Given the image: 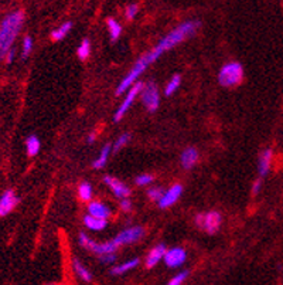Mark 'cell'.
Masks as SVG:
<instances>
[{"instance_id": "6da1fadb", "label": "cell", "mask_w": 283, "mask_h": 285, "mask_svg": "<svg viewBox=\"0 0 283 285\" xmlns=\"http://www.w3.org/2000/svg\"><path fill=\"white\" fill-rule=\"evenodd\" d=\"M201 23L197 20H188L184 23L179 24L177 27H174L170 33L163 37L162 40L159 41L155 48H152L150 51L145 54V59L147 60L149 64H153L155 61L162 57L163 54L168 50H172L176 46H179L180 43H183L185 39H188L196 33L197 30L200 29Z\"/></svg>"}, {"instance_id": "7a4b0ae2", "label": "cell", "mask_w": 283, "mask_h": 285, "mask_svg": "<svg viewBox=\"0 0 283 285\" xmlns=\"http://www.w3.org/2000/svg\"><path fill=\"white\" fill-rule=\"evenodd\" d=\"M24 13L16 10L7 14L0 23V61L5 60L6 54L13 48L20 30L23 29Z\"/></svg>"}, {"instance_id": "3957f363", "label": "cell", "mask_w": 283, "mask_h": 285, "mask_svg": "<svg viewBox=\"0 0 283 285\" xmlns=\"http://www.w3.org/2000/svg\"><path fill=\"white\" fill-rule=\"evenodd\" d=\"M243 80V67L238 61L227 63L221 67L218 73V82L225 88H232L239 85Z\"/></svg>"}, {"instance_id": "277c9868", "label": "cell", "mask_w": 283, "mask_h": 285, "mask_svg": "<svg viewBox=\"0 0 283 285\" xmlns=\"http://www.w3.org/2000/svg\"><path fill=\"white\" fill-rule=\"evenodd\" d=\"M149 65L150 64L147 63V60L145 59V56H143V57H140V59L135 63V65H133L132 68H130V71L127 73L126 77L122 80L121 84L118 85V88H116V95H121V94L126 93L127 90L132 87L135 82H138V78L145 73L146 68H147Z\"/></svg>"}, {"instance_id": "5b68a950", "label": "cell", "mask_w": 283, "mask_h": 285, "mask_svg": "<svg viewBox=\"0 0 283 285\" xmlns=\"http://www.w3.org/2000/svg\"><path fill=\"white\" fill-rule=\"evenodd\" d=\"M197 226L202 228L205 233L215 234L220 230L221 223H222V216L218 211H208L204 215H198L196 217Z\"/></svg>"}, {"instance_id": "8992f818", "label": "cell", "mask_w": 283, "mask_h": 285, "mask_svg": "<svg viewBox=\"0 0 283 285\" xmlns=\"http://www.w3.org/2000/svg\"><path fill=\"white\" fill-rule=\"evenodd\" d=\"M143 85H145L143 82L138 81V82H135L132 87L127 90L126 97H125V99L122 101L121 106H119L118 111L115 112V117H114V119H115L116 122H118V121H121L122 118L125 117V114H126L127 111L130 110V106H132L133 102H135V99L138 98L139 94L142 93Z\"/></svg>"}, {"instance_id": "52a82bcc", "label": "cell", "mask_w": 283, "mask_h": 285, "mask_svg": "<svg viewBox=\"0 0 283 285\" xmlns=\"http://www.w3.org/2000/svg\"><path fill=\"white\" fill-rule=\"evenodd\" d=\"M145 237V228L139 226L129 227V228H125L122 230L121 233L116 236L115 239H112V241L115 243L118 247L121 245H127V244H135L140 240Z\"/></svg>"}, {"instance_id": "ba28073f", "label": "cell", "mask_w": 283, "mask_h": 285, "mask_svg": "<svg viewBox=\"0 0 283 285\" xmlns=\"http://www.w3.org/2000/svg\"><path fill=\"white\" fill-rule=\"evenodd\" d=\"M142 102L146 106V110L149 112H155L160 105V94L157 90L156 84L153 82H147L146 85H143L142 90Z\"/></svg>"}, {"instance_id": "9c48e42d", "label": "cell", "mask_w": 283, "mask_h": 285, "mask_svg": "<svg viewBox=\"0 0 283 285\" xmlns=\"http://www.w3.org/2000/svg\"><path fill=\"white\" fill-rule=\"evenodd\" d=\"M18 196L14 190L7 189L0 194V217H6L12 213L13 210L17 207Z\"/></svg>"}, {"instance_id": "30bf717a", "label": "cell", "mask_w": 283, "mask_h": 285, "mask_svg": "<svg viewBox=\"0 0 283 285\" xmlns=\"http://www.w3.org/2000/svg\"><path fill=\"white\" fill-rule=\"evenodd\" d=\"M163 260H164V264L168 268H179L187 260V253L181 247H173L170 250H166V254L163 257Z\"/></svg>"}, {"instance_id": "8fae6325", "label": "cell", "mask_w": 283, "mask_h": 285, "mask_svg": "<svg viewBox=\"0 0 283 285\" xmlns=\"http://www.w3.org/2000/svg\"><path fill=\"white\" fill-rule=\"evenodd\" d=\"M181 194H183V186L179 185V183H177V185H173L170 189H167L166 192L163 193L162 199L157 202V203H159V207H160V209H168V207H172L173 204H176L179 202Z\"/></svg>"}, {"instance_id": "7c38bea8", "label": "cell", "mask_w": 283, "mask_h": 285, "mask_svg": "<svg viewBox=\"0 0 283 285\" xmlns=\"http://www.w3.org/2000/svg\"><path fill=\"white\" fill-rule=\"evenodd\" d=\"M105 185L109 187L110 190H112V193L115 194L118 199H127L129 196H130V189L123 183V182H121L119 179H116V177H114V176H105Z\"/></svg>"}, {"instance_id": "4fadbf2b", "label": "cell", "mask_w": 283, "mask_h": 285, "mask_svg": "<svg viewBox=\"0 0 283 285\" xmlns=\"http://www.w3.org/2000/svg\"><path fill=\"white\" fill-rule=\"evenodd\" d=\"M88 215L92 216V217H97V219H102V220H108L112 215V211L110 209L104 204L102 202H97V200H93V202H89L88 204Z\"/></svg>"}, {"instance_id": "5bb4252c", "label": "cell", "mask_w": 283, "mask_h": 285, "mask_svg": "<svg viewBox=\"0 0 283 285\" xmlns=\"http://www.w3.org/2000/svg\"><path fill=\"white\" fill-rule=\"evenodd\" d=\"M166 245L164 244H157L156 247H153L150 251H149V254L146 257V267L147 268H153L156 267L159 262L162 261L163 257L166 254Z\"/></svg>"}, {"instance_id": "9a60e30c", "label": "cell", "mask_w": 283, "mask_h": 285, "mask_svg": "<svg viewBox=\"0 0 283 285\" xmlns=\"http://www.w3.org/2000/svg\"><path fill=\"white\" fill-rule=\"evenodd\" d=\"M198 157H200V155H198V151H197L196 148L188 146V148H185L184 151L181 152L180 162H181L184 169H191L196 166V163L198 162Z\"/></svg>"}, {"instance_id": "2e32d148", "label": "cell", "mask_w": 283, "mask_h": 285, "mask_svg": "<svg viewBox=\"0 0 283 285\" xmlns=\"http://www.w3.org/2000/svg\"><path fill=\"white\" fill-rule=\"evenodd\" d=\"M272 157H273V152L272 149H265L260 153L259 161H258V173L260 177H263L269 173L272 165Z\"/></svg>"}, {"instance_id": "e0dca14e", "label": "cell", "mask_w": 283, "mask_h": 285, "mask_svg": "<svg viewBox=\"0 0 283 285\" xmlns=\"http://www.w3.org/2000/svg\"><path fill=\"white\" fill-rule=\"evenodd\" d=\"M72 268H74V273L77 274V277L82 279L84 282H91L92 281V274L89 273V270L80 260H77V258L72 260Z\"/></svg>"}, {"instance_id": "ac0fdd59", "label": "cell", "mask_w": 283, "mask_h": 285, "mask_svg": "<svg viewBox=\"0 0 283 285\" xmlns=\"http://www.w3.org/2000/svg\"><path fill=\"white\" fill-rule=\"evenodd\" d=\"M84 224L91 231H102L105 230V227L108 226V220H102V219H97V217L87 215L84 217Z\"/></svg>"}, {"instance_id": "d6986e66", "label": "cell", "mask_w": 283, "mask_h": 285, "mask_svg": "<svg viewBox=\"0 0 283 285\" xmlns=\"http://www.w3.org/2000/svg\"><path fill=\"white\" fill-rule=\"evenodd\" d=\"M139 265V258H132L129 261H125L119 264V265H115V267L110 270V274L112 275H123V274L132 271Z\"/></svg>"}, {"instance_id": "ffe728a7", "label": "cell", "mask_w": 283, "mask_h": 285, "mask_svg": "<svg viewBox=\"0 0 283 285\" xmlns=\"http://www.w3.org/2000/svg\"><path fill=\"white\" fill-rule=\"evenodd\" d=\"M71 29H72V23H71V22H65V23H63L61 26H58L55 30H52L51 39L54 41H61L63 39H65V37L68 35Z\"/></svg>"}, {"instance_id": "44dd1931", "label": "cell", "mask_w": 283, "mask_h": 285, "mask_svg": "<svg viewBox=\"0 0 283 285\" xmlns=\"http://www.w3.org/2000/svg\"><path fill=\"white\" fill-rule=\"evenodd\" d=\"M40 139L35 135H30L29 138L26 139V152H27L29 156H35L40 152Z\"/></svg>"}, {"instance_id": "7402d4cb", "label": "cell", "mask_w": 283, "mask_h": 285, "mask_svg": "<svg viewBox=\"0 0 283 285\" xmlns=\"http://www.w3.org/2000/svg\"><path fill=\"white\" fill-rule=\"evenodd\" d=\"M110 151H112V145L110 144H106V145L102 148V151H101V153H99V156L93 161L92 166L95 169H102L106 165V162H108V157H109L110 155Z\"/></svg>"}, {"instance_id": "603a6c76", "label": "cell", "mask_w": 283, "mask_h": 285, "mask_svg": "<svg viewBox=\"0 0 283 285\" xmlns=\"http://www.w3.org/2000/svg\"><path fill=\"white\" fill-rule=\"evenodd\" d=\"M106 24H108V33H109L110 41H114V43H115L122 34V26L119 24V22H116L115 19H112V17L108 19Z\"/></svg>"}, {"instance_id": "cb8c5ba5", "label": "cell", "mask_w": 283, "mask_h": 285, "mask_svg": "<svg viewBox=\"0 0 283 285\" xmlns=\"http://www.w3.org/2000/svg\"><path fill=\"white\" fill-rule=\"evenodd\" d=\"M78 196H80L82 202H91L93 196V189L91 186V183L82 182L81 185L78 186Z\"/></svg>"}, {"instance_id": "d4e9b609", "label": "cell", "mask_w": 283, "mask_h": 285, "mask_svg": "<svg viewBox=\"0 0 283 285\" xmlns=\"http://www.w3.org/2000/svg\"><path fill=\"white\" fill-rule=\"evenodd\" d=\"M180 85H181V77H180L179 74H176V76H173L170 78V81L167 82V85L164 88V95H166V97H172V95L179 90Z\"/></svg>"}, {"instance_id": "484cf974", "label": "cell", "mask_w": 283, "mask_h": 285, "mask_svg": "<svg viewBox=\"0 0 283 285\" xmlns=\"http://www.w3.org/2000/svg\"><path fill=\"white\" fill-rule=\"evenodd\" d=\"M89 54H91V43L88 39H84L81 41V44L78 47V50H77V56H78V59L82 60V61H85V60L89 57Z\"/></svg>"}, {"instance_id": "4316f807", "label": "cell", "mask_w": 283, "mask_h": 285, "mask_svg": "<svg viewBox=\"0 0 283 285\" xmlns=\"http://www.w3.org/2000/svg\"><path fill=\"white\" fill-rule=\"evenodd\" d=\"M33 51V39L30 35H26L23 40V47H22V57L27 59Z\"/></svg>"}, {"instance_id": "83f0119b", "label": "cell", "mask_w": 283, "mask_h": 285, "mask_svg": "<svg viewBox=\"0 0 283 285\" xmlns=\"http://www.w3.org/2000/svg\"><path fill=\"white\" fill-rule=\"evenodd\" d=\"M129 140H130V134H122L121 136L116 139L115 144L112 145V151L116 152V151H119V149H122V148L126 145Z\"/></svg>"}, {"instance_id": "f1b7e54d", "label": "cell", "mask_w": 283, "mask_h": 285, "mask_svg": "<svg viewBox=\"0 0 283 285\" xmlns=\"http://www.w3.org/2000/svg\"><path fill=\"white\" fill-rule=\"evenodd\" d=\"M163 193H164V189L160 186H156V187H152V189L147 190V196H149V199L153 200V202H159V200L162 199Z\"/></svg>"}, {"instance_id": "f546056e", "label": "cell", "mask_w": 283, "mask_h": 285, "mask_svg": "<svg viewBox=\"0 0 283 285\" xmlns=\"http://www.w3.org/2000/svg\"><path fill=\"white\" fill-rule=\"evenodd\" d=\"M155 181V177L149 173H143V175H139L136 179H135V183L138 185V186H149L150 183H153Z\"/></svg>"}, {"instance_id": "4dcf8cb0", "label": "cell", "mask_w": 283, "mask_h": 285, "mask_svg": "<svg viewBox=\"0 0 283 285\" xmlns=\"http://www.w3.org/2000/svg\"><path fill=\"white\" fill-rule=\"evenodd\" d=\"M187 277H188V271H181V273L176 274L173 278L168 281L167 285H181L187 279Z\"/></svg>"}, {"instance_id": "1f68e13d", "label": "cell", "mask_w": 283, "mask_h": 285, "mask_svg": "<svg viewBox=\"0 0 283 285\" xmlns=\"http://www.w3.org/2000/svg\"><path fill=\"white\" fill-rule=\"evenodd\" d=\"M139 12L138 5H129L126 7V12H125V16H126L127 20H132V19L136 17V14Z\"/></svg>"}, {"instance_id": "d6a6232c", "label": "cell", "mask_w": 283, "mask_h": 285, "mask_svg": "<svg viewBox=\"0 0 283 285\" xmlns=\"http://www.w3.org/2000/svg\"><path fill=\"white\" fill-rule=\"evenodd\" d=\"M99 261L105 264V265H109V264H114L116 261V253H112V254H104V256H99Z\"/></svg>"}, {"instance_id": "836d02e7", "label": "cell", "mask_w": 283, "mask_h": 285, "mask_svg": "<svg viewBox=\"0 0 283 285\" xmlns=\"http://www.w3.org/2000/svg\"><path fill=\"white\" fill-rule=\"evenodd\" d=\"M122 211H130L132 210V202L129 199H122L121 200Z\"/></svg>"}, {"instance_id": "e575fe53", "label": "cell", "mask_w": 283, "mask_h": 285, "mask_svg": "<svg viewBox=\"0 0 283 285\" xmlns=\"http://www.w3.org/2000/svg\"><path fill=\"white\" fill-rule=\"evenodd\" d=\"M14 59H16V50L14 48H12L10 51L7 52L6 57H5V61H6V64H13V61H14Z\"/></svg>"}, {"instance_id": "d590c367", "label": "cell", "mask_w": 283, "mask_h": 285, "mask_svg": "<svg viewBox=\"0 0 283 285\" xmlns=\"http://www.w3.org/2000/svg\"><path fill=\"white\" fill-rule=\"evenodd\" d=\"M260 189H262V181L258 179V181H255L254 185H252V194L256 196V194L260 192Z\"/></svg>"}, {"instance_id": "8d00e7d4", "label": "cell", "mask_w": 283, "mask_h": 285, "mask_svg": "<svg viewBox=\"0 0 283 285\" xmlns=\"http://www.w3.org/2000/svg\"><path fill=\"white\" fill-rule=\"evenodd\" d=\"M95 138H97V135H95V134H91V135H88V138H87V142H88V144H93V140H95Z\"/></svg>"}]
</instances>
